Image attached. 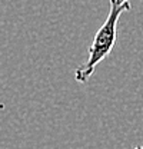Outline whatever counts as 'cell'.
<instances>
[{"instance_id": "cell-1", "label": "cell", "mask_w": 143, "mask_h": 149, "mask_svg": "<svg viewBox=\"0 0 143 149\" xmlns=\"http://www.w3.org/2000/svg\"><path fill=\"white\" fill-rule=\"evenodd\" d=\"M130 9V0H110V10L107 13L105 23L94 35V39L89 47L87 59L74 72L76 82L86 83L90 76L94 73L97 65L110 55L117 37V22L120 16Z\"/></svg>"}, {"instance_id": "cell-3", "label": "cell", "mask_w": 143, "mask_h": 149, "mask_svg": "<svg viewBox=\"0 0 143 149\" xmlns=\"http://www.w3.org/2000/svg\"><path fill=\"white\" fill-rule=\"evenodd\" d=\"M142 149H143V146H142Z\"/></svg>"}, {"instance_id": "cell-2", "label": "cell", "mask_w": 143, "mask_h": 149, "mask_svg": "<svg viewBox=\"0 0 143 149\" xmlns=\"http://www.w3.org/2000/svg\"><path fill=\"white\" fill-rule=\"evenodd\" d=\"M135 149H142V146H137V148H135Z\"/></svg>"}]
</instances>
